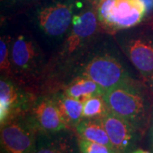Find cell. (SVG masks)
<instances>
[{"instance_id":"cell-18","label":"cell","mask_w":153,"mask_h":153,"mask_svg":"<svg viewBox=\"0 0 153 153\" xmlns=\"http://www.w3.org/2000/svg\"><path fill=\"white\" fill-rule=\"evenodd\" d=\"M78 146L81 153H111L113 152L112 149L106 146L81 138L78 140Z\"/></svg>"},{"instance_id":"cell-11","label":"cell","mask_w":153,"mask_h":153,"mask_svg":"<svg viewBox=\"0 0 153 153\" xmlns=\"http://www.w3.org/2000/svg\"><path fill=\"white\" fill-rule=\"evenodd\" d=\"M29 103L26 94L17 87L8 76H2L0 81V123L21 115Z\"/></svg>"},{"instance_id":"cell-10","label":"cell","mask_w":153,"mask_h":153,"mask_svg":"<svg viewBox=\"0 0 153 153\" xmlns=\"http://www.w3.org/2000/svg\"><path fill=\"white\" fill-rule=\"evenodd\" d=\"M40 55L37 44L25 34L17 36L12 41L11 63L13 71L29 74L38 66Z\"/></svg>"},{"instance_id":"cell-13","label":"cell","mask_w":153,"mask_h":153,"mask_svg":"<svg viewBox=\"0 0 153 153\" xmlns=\"http://www.w3.org/2000/svg\"><path fill=\"white\" fill-rule=\"evenodd\" d=\"M54 99L60 109L63 119L69 128L72 127L76 128V126L82 119L83 102L67 96L66 94H58Z\"/></svg>"},{"instance_id":"cell-8","label":"cell","mask_w":153,"mask_h":153,"mask_svg":"<svg viewBox=\"0 0 153 153\" xmlns=\"http://www.w3.org/2000/svg\"><path fill=\"white\" fill-rule=\"evenodd\" d=\"M99 22L96 11L88 10L75 15L71 23V29L65 40L62 55L71 56L82 49L98 29Z\"/></svg>"},{"instance_id":"cell-7","label":"cell","mask_w":153,"mask_h":153,"mask_svg":"<svg viewBox=\"0 0 153 153\" xmlns=\"http://www.w3.org/2000/svg\"><path fill=\"white\" fill-rule=\"evenodd\" d=\"M29 120L37 131L54 134L68 129L55 99L43 97L33 105Z\"/></svg>"},{"instance_id":"cell-21","label":"cell","mask_w":153,"mask_h":153,"mask_svg":"<svg viewBox=\"0 0 153 153\" xmlns=\"http://www.w3.org/2000/svg\"><path fill=\"white\" fill-rule=\"evenodd\" d=\"M146 82H147L148 87L150 88V90H151L153 94V74L152 76H149L148 78H146Z\"/></svg>"},{"instance_id":"cell-17","label":"cell","mask_w":153,"mask_h":153,"mask_svg":"<svg viewBox=\"0 0 153 153\" xmlns=\"http://www.w3.org/2000/svg\"><path fill=\"white\" fill-rule=\"evenodd\" d=\"M11 46L12 40L10 38L2 36L0 39V70L4 76H10L13 72L11 63Z\"/></svg>"},{"instance_id":"cell-6","label":"cell","mask_w":153,"mask_h":153,"mask_svg":"<svg viewBox=\"0 0 153 153\" xmlns=\"http://www.w3.org/2000/svg\"><path fill=\"white\" fill-rule=\"evenodd\" d=\"M73 17L72 4L55 3L41 9L37 19L38 27L46 35L58 38L69 30Z\"/></svg>"},{"instance_id":"cell-27","label":"cell","mask_w":153,"mask_h":153,"mask_svg":"<svg viewBox=\"0 0 153 153\" xmlns=\"http://www.w3.org/2000/svg\"><path fill=\"white\" fill-rule=\"evenodd\" d=\"M20 1H26V0H20Z\"/></svg>"},{"instance_id":"cell-14","label":"cell","mask_w":153,"mask_h":153,"mask_svg":"<svg viewBox=\"0 0 153 153\" xmlns=\"http://www.w3.org/2000/svg\"><path fill=\"white\" fill-rule=\"evenodd\" d=\"M67 96L84 102L86 100L96 95H103L105 90L98 83L86 76H78L66 88Z\"/></svg>"},{"instance_id":"cell-2","label":"cell","mask_w":153,"mask_h":153,"mask_svg":"<svg viewBox=\"0 0 153 153\" xmlns=\"http://www.w3.org/2000/svg\"><path fill=\"white\" fill-rule=\"evenodd\" d=\"M95 11L99 25L112 33L136 27L147 15L142 0H103Z\"/></svg>"},{"instance_id":"cell-20","label":"cell","mask_w":153,"mask_h":153,"mask_svg":"<svg viewBox=\"0 0 153 153\" xmlns=\"http://www.w3.org/2000/svg\"><path fill=\"white\" fill-rule=\"evenodd\" d=\"M149 141H150V146L153 151V119H152V123L149 129Z\"/></svg>"},{"instance_id":"cell-23","label":"cell","mask_w":153,"mask_h":153,"mask_svg":"<svg viewBox=\"0 0 153 153\" xmlns=\"http://www.w3.org/2000/svg\"><path fill=\"white\" fill-rule=\"evenodd\" d=\"M1 153H8V152H6L5 150L4 149V148H3V147H2V146H1Z\"/></svg>"},{"instance_id":"cell-25","label":"cell","mask_w":153,"mask_h":153,"mask_svg":"<svg viewBox=\"0 0 153 153\" xmlns=\"http://www.w3.org/2000/svg\"><path fill=\"white\" fill-rule=\"evenodd\" d=\"M111 153H120V152H116V151H113V152H112Z\"/></svg>"},{"instance_id":"cell-4","label":"cell","mask_w":153,"mask_h":153,"mask_svg":"<svg viewBox=\"0 0 153 153\" xmlns=\"http://www.w3.org/2000/svg\"><path fill=\"white\" fill-rule=\"evenodd\" d=\"M121 47L138 71L146 79L153 74V27L127 35Z\"/></svg>"},{"instance_id":"cell-5","label":"cell","mask_w":153,"mask_h":153,"mask_svg":"<svg viewBox=\"0 0 153 153\" xmlns=\"http://www.w3.org/2000/svg\"><path fill=\"white\" fill-rule=\"evenodd\" d=\"M37 129L21 115L1 125V146L8 153H34Z\"/></svg>"},{"instance_id":"cell-22","label":"cell","mask_w":153,"mask_h":153,"mask_svg":"<svg viewBox=\"0 0 153 153\" xmlns=\"http://www.w3.org/2000/svg\"><path fill=\"white\" fill-rule=\"evenodd\" d=\"M131 153H152L149 151H146V150H143V149H137L135 151L132 152Z\"/></svg>"},{"instance_id":"cell-3","label":"cell","mask_w":153,"mask_h":153,"mask_svg":"<svg viewBox=\"0 0 153 153\" xmlns=\"http://www.w3.org/2000/svg\"><path fill=\"white\" fill-rule=\"evenodd\" d=\"M81 76L88 77L105 90L130 82V78L124 67L113 56L104 54L88 60L81 71Z\"/></svg>"},{"instance_id":"cell-24","label":"cell","mask_w":153,"mask_h":153,"mask_svg":"<svg viewBox=\"0 0 153 153\" xmlns=\"http://www.w3.org/2000/svg\"><path fill=\"white\" fill-rule=\"evenodd\" d=\"M101 1H103V0H95L96 4H98V3H100V2H101Z\"/></svg>"},{"instance_id":"cell-26","label":"cell","mask_w":153,"mask_h":153,"mask_svg":"<svg viewBox=\"0 0 153 153\" xmlns=\"http://www.w3.org/2000/svg\"><path fill=\"white\" fill-rule=\"evenodd\" d=\"M152 119H153V105H152Z\"/></svg>"},{"instance_id":"cell-16","label":"cell","mask_w":153,"mask_h":153,"mask_svg":"<svg viewBox=\"0 0 153 153\" xmlns=\"http://www.w3.org/2000/svg\"><path fill=\"white\" fill-rule=\"evenodd\" d=\"M109 111L103 95H96L83 102V118H102Z\"/></svg>"},{"instance_id":"cell-19","label":"cell","mask_w":153,"mask_h":153,"mask_svg":"<svg viewBox=\"0 0 153 153\" xmlns=\"http://www.w3.org/2000/svg\"><path fill=\"white\" fill-rule=\"evenodd\" d=\"M142 1L146 5L147 14L153 12V0H142Z\"/></svg>"},{"instance_id":"cell-15","label":"cell","mask_w":153,"mask_h":153,"mask_svg":"<svg viewBox=\"0 0 153 153\" xmlns=\"http://www.w3.org/2000/svg\"><path fill=\"white\" fill-rule=\"evenodd\" d=\"M44 134L37 138L34 153H74L71 140L66 136H50Z\"/></svg>"},{"instance_id":"cell-12","label":"cell","mask_w":153,"mask_h":153,"mask_svg":"<svg viewBox=\"0 0 153 153\" xmlns=\"http://www.w3.org/2000/svg\"><path fill=\"white\" fill-rule=\"evenodd\" d=\"M75 128L81 139L104 145L113 150L102 119L83 118Z\"/></svg>"},{"instance_id":"cell-9","label":"cell","mask_w":153,"mask_h":153,"mask_svg":"<svg viewBox=\"0 0 153 153\" xmlns=\"http://www.w3.org/2000/svg\"><path fill=\"white\" fill-rule=\"evenodd\" d=\"M101 119L113 150L120 153L130 152L136 143L140 130L110 111Z\"/></svg>"},{"instance_id":"cell-1","label":"cell","mask_w":153,"mask_h":153,"mask_svg":"<svg viewBox=\"0 0 153 153\" xmlns=\"http://www.w3.org/2000/svg\"><path fill=\"white\" fill-rule=\"evenodd\" d=\"M103 97L111 112L129 122L139 130L144 127L150 104L140 88L128 82L105 92Z\"/></svg>"}]
</instances>
